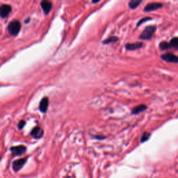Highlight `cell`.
Returning <instances> with one entry per match:
<instances>
[{
  "instance_id": "1",
  "label": "cell",
  "mask_w": 178,
  "mask_h": 178,
  "mask_svg": "<svg viewBox=\"0 0 178 178\" xmlns=\"http://www.w3.org/2000/svg\"><path fill=\"white\" fill-rule=\"evenodd\" d=\"M160 47L161 50H166L169 48H174V49L178 50V37H175L170 40V42L163 41L160 44Z\"/></svg>"
},
{
  "instance_id": "2",
  "label": "cell",
  "mask_w": 178,
  "mask_h": 178,
  "mask_svg": "<svg viewBox=\"0 0 178 178\" xmlns=\"http://www.w3.org/2000/svg\"><path fill=\"white\" fill-rule=\"evenodd\" d=\"M21 25L20 22L18 20H13L9 23V26H8V31L9 33L11 35V36H17L19 31H20Z\"/></svg>"
},
{
  "instance_id": "3",
  "label": "cell",
  "mask_w": 178,
  "mask_h": 178,
  "mask_svg": "<svg viewBox=\"0 0 178 178\" xmlns=\"http://www.w3.org/2000/svg\"><path fill=\"white\" fill-rule=\"evenodd\" d=\"M156 31L155 26H148L145 28L141 34L140 35L139 38L141 40H150L153 36V34Z\"/></svg>"
},
{
  "instance_id": "4",
  "label": "cell",
  "mask_w": 178,
  "mask_h": 178,
  "mask_svg": "<svg viewBox=\"0 0 178 178\" xmlns=\"http://www.w3.org/2000/svg\"><path fill=\"white\" fill-rule=\"evenodd\" d=\"M161 58L164 61L170 62V63H178V56L174 55L171 52H167L161 56Z\"/></svg>"
},
{
  "instance_id": "5",
  "label": "cell",
  "mask_w": 178,
  "mask_h": 178,
  "mask_svg": "<svg viewBox=\"0 0 178 178\" xmlns=\"http://www.w3.org/2000/svg\"><path fill=\"white\" fill-rule=\"evenodd\" d=\"M163 7V4L160 2H152V3L148 4L144 8V10L145 12H150L153 10L160 9Z\"/></svg>"
},
{
  "instance_id": "6",
  "label": "cell",
  "mask_w": 178,
  "mask_h": 178,
  "mask_svg": "<svg viewBox=\"0 0 178 178\" xmlns=\"http://www.w3.org/2000/svg\"><path fill=\"white\" fill-rule=\"evenodd\" d=\"M26 160H27V158H22V159H20V160L14 161L12 164L13 169L15 171H20V170L22 168L23 166L25 165V163L26 162Z\"/></svg>"
},
{
  "instance_id": "7",
  "label": "cell",
  "mask_w": 178,
  "mask_h": 178,
  "mask_svg": "<svg viewBox=\"0 0 178 178\" xmlns=\"http://www.w3.org/2000/svg\"><path fill=\"white\" fill-rule=\"evenodd\" d=\"M26 148L25 146H24V145H18V146L10 148V152L15 156L22 155L26 152Z\"/></svg>"
},
{
  "instance_id": "8",
  "label": "cell",
  "mask_w": 178,
  "mask_h": 178,
  "mask_svg": "<svg viewBox=\"0 0 178 178\" xmlns=\"http://www.w3.org/2000/svg\"><path fill=\"white\" fill-rule=\"evenodd\" d=\"M40 6H41L42 9L44 12L45 14H49V13L51 11L52 9V3L50 1H46V0H43L40 2Z\"/></svg>"
},
{
  "instance_id": "9",
  "label": "cell",
  "mask_w": 178,
  "mask_h": 178,
  "mask_svg": "<svg viewBox=\"0 0 178 178\" xmlns=\"http://www.w3.org/2000/svg\"><path fill=\"white\" fill-rule=\"evenodd\" d=\"M12 7L9 4H2L1 6V17L2 18H5L8 17V15L10 14V13L11 12Z\"/></svg>"
},
{
  "instance_id": "10",
  "label": "cell",
  "mask_w": 178,
  "mask_h": 178,
  "mask_svg": "<svg viewBox=\"0 0 178 178\" xmlns=\"http://www.w3.org/2000/svg\"><path fill=\"white\" fill-rule=\"evenodd\" d=\"M48 105H49V99L47 97L43 98L40 102L39 104V109L42 113H45L48 109Z\"/></svg>"
},
{
  "instance_id": "11",
  "label": "cell",
  "mask_w": 178,
  "mask_h": 178,
  "mask_svg": "<svg viewBox=\"0 0 178 178\" xmlns=\"http://www.w3.org/2000/svg\"><path fill=\"white\" fill-rule=\"evenodd\" d=\"M31 135L35 139H40L43 136V130L40 127H36L31 131Z\"/></svg>"
},
{
  "instance_id": "12",
  "label": "cell",
  "mask_w": 178,
  "mask_h": 178,
  "mask_svg": "<svg viewBox=\"0 0 178 178\" xmlns=\"http://www.w3.org/2000/svg\"><path fill=\"white\" fill-rule=\"evenodd\" d=\"M143 42H136L133 43H127L125 45V48L127 50H136L137 49H139L143 47Z\"/></svg>"
},
{
  "instance_id": "13",
  "label": "cell",
  "mask_w": 178,
  "mask_h": 178,
  "mask_svg": "<svg viewBox=\"0 0 178 178\" xmlns=\"http://www.w3.org/2000/svg\"><path fill=\"white\" fill-rule=\"evenodd\" d=\"M147 108H148L147 106L145 104L139 105V106H137L132 109L131 113H132V114H140V113L144 112V111L147 109Z\"/></svg>"
},
{
  "instance_id": "14",
  "label": "cell",
  "mask_w": 178,
  "mask_h": 178,
  "mask_svg": "<svg viewBox=\"0 0 178 178\" xmlns=\"http://www.w3.org/2000/svg\"><path fill=\"white\" fill-rule=\"evenodd\" d=\"M142 1H138V0H131L129 2V6L131 9H134L139 6V4H141Z\"/></svg>"
},
{
  "instance_id": "15",
  "label": "cell",
  "mask_w": 178,
  "mask_h": 178,
  "mask_svg": "<svg viewBox=\"0 0 178 178\" xmlns=\"http://www.w3.org/2000/svg\"><path fill=\"white\" fill-rule=\"evenodd\" d=\"M118 40V37L111 36V37L108 38L106 40H104L102 42H103V44H104V45H107V44H109V43H111V42H114L115 41H117Z\"/></svg>"
},
{
  "instance_id": "16",
  "label": "cell",
  "mask_w": 178,
  "mask_h": 178,
  "mask_svg": "<svg viewBox=\"0 0 178 178\" xmlns=\"http://www.w3.org/2000/svg\"><path fill=\"white\" fill-rule=\"evenodd\" d=\"M150 134L148 133V132H144V134H143V135L141 138V143H144L147 141L148 139H150Z\"/></svg>"
},
{
  "instance_id": "17",
  "label": "cell",
  "mask_w": 178,
  "mask_h": 178,
  "mask_svg": "<svg viewBox=\"0 0 178 178\" xmlns=\"http://www.w3.org/2000/svg\"><path fill=\"white\" fill-rule=\"evenodd\" d=\"M152 20V18H143V19H141V20H140L139 22H138V24H137V26H139V25H141L142 23H144V22H145V21H147V20Z\"/></svg>"
},
{
  "instance_id": "18",
  "label": "cell",
  "mask_w": 178,
  "mask_h": 178,
  "mask_svg": "<svg viewBox=\"0 0 178 178\" xmlns=\"http://www.w3.org/2000/svg\"><path fill=\"white\" fill-rule=\"evenodd\" d=\"M25 124H26V123H25V120H21L20 122L19 123L18 125V129H22V128L24 127H25Z\"/></svg>"
},
{
  "instance_id": "19",
  "label": "cell",
  "mask_w": 178,
  "mask_h": 178,
  "mask_svg": "<svg viewBox=\"0 0 178 178\" xmlns=\"http://www.w3.org/2000/svg\"><path fill=\"white\" fill-rule=\"evenodd\" d=\"M99 2V1H93L92 2H93V3H98Z\"/></svg>"
}]
</instances>
